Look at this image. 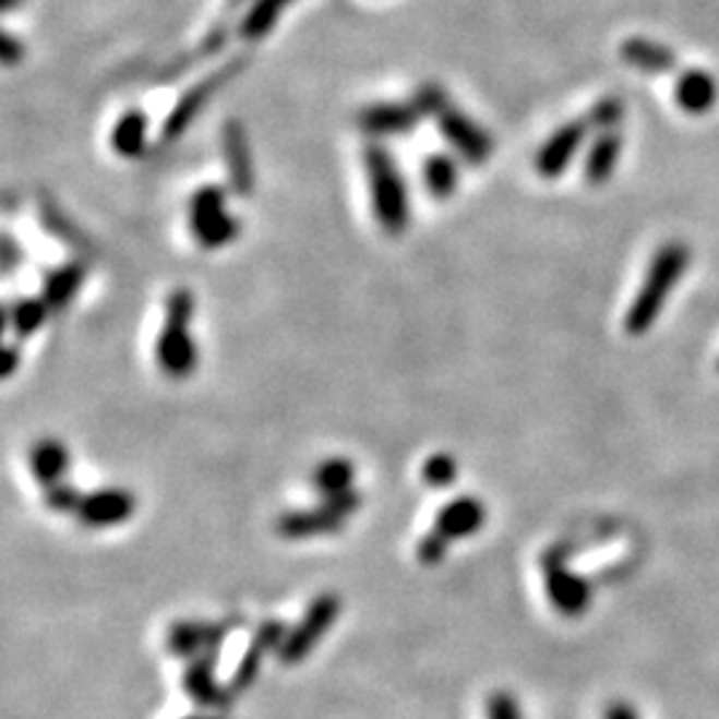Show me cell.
I'll use <instances>...</instances> for the list:
<instances>
[{
	"instance_id": "3",
	"label": "cell",
	"mask_w": 719,
	"mask_h": 719,
	"mask_svg": "<svg viewBox=\"0 0 719 719\" xmlns=\"http://www.w3.org/2000/svg\"><path fill=\"white\" fill-rule=\"evenodd\" d=\"M414 101L419 105V110L424 115H432L438 120V129L448 142L453 144L458 155L464 160L486 163L493 155V139L475 123L469 115H464L458 107L451 105V99L445 96V91L438 83H424V86L416 88Z\"/></svg>"
},
{
	"instance_id": "25",
	"label": "cell",
	"mask_w": 719,
	"mask_h": 719,
	"mask_svg": "<svg viewBox=\"0 0 719 719\" xmlns=\"http://www.w3.org/2000/svg\"><path fill=\"white\" fill-rule=\"evenodd\" d=\"M352 482H355L352 462L341 456L325 458L323 464H317L315 472H312V486H315V491L323 495V499L344 491H352Z\"/></svg>"
},
{
	"instance_id": "26",
	"label": "cell",
	"mask_w": 719,
	"mask_h": 719,
	"mask_svg": "<svg viewBox=\"0 0 719 719\" xmlns=\"http://www.w3.org/2000/svg\"><path fill=\"white\" fill-rule=\"evenodd\" d=\"M288 3H293V0H253L251 9L245 11L243 22H240V38L262 40L280 20L283 9Z\"/></svg>"
},
{
	"instance_id": "27",
	"label": "cell",
	"mask_w": 719,
	"mask_h": 719,
	"mask_svg": "<svg viewBox=\"0 0 719 719\" xmlns=\"http://www.w3.org/2000/svg\"><path fill=\"white\" fill-rule=\"evenodd\" d=\"M421 177H424L427 190L432 192L438 201H445V197H451L458 187V166L456 160L448 158V155H440V153L429 155L424 160V171H421Z\"/></svg>"
},
{
	"instance_id": "12",
	"label": "cell",
	"mask_w": 719,
	"mask_h": 719,
	"mask_svg": "<svg viewBox=\"0 0 719 719\" xmlns=\"http://www.w3.org/2000/svg\"><path fill=\"white\" fill-rule=\"evenodd\" d=\"M589 118L582 120H571L565 123L554 136L547 139V144L539 149L536 155V171L541 173L543 179H554L571 166L573 155L582 149L586 134H589Z\"/></svg>"
},
{
	"instance_id": "17",
	"label": "cell",
	"mask_w": 719,
	"mask_h": 719,
	"mask_svg": "<svg viewBox=\"0 0 719 719\" xmlns=\"http://www.w3.org/2000/svg\"><path fill=\"white\" fill-rule=\"evenodd\" d=\"M344 517L331 512L328 506H315V510H296L277 517L275 530L283 539H312V536H325L341 530Z\"/></svg>"
},
{
	"instance_id": "36",
	"label": "cell",
	"mask_w": 719,
	"mask_h": 719,
	"mask_svg": "<svg viewBox=\"0 0 719 719\" xmlns=\"http://www.w3.org/2000/svg\"><path fill=\"white\" fill-rule=\"evenodd\" d=\"M24 57V46H22V40H16L14 35L11 33H5L3 35V64H16L20 62V59Z\"/></svg>"
},
{
	"instance_id": "37",
	"label": "cell",
	"mask_w": 719,
	"mask_h": 719,
	"mask_svg": "<svg viewBox=\"0 0 719 719\" xmlns=\"http://www.w3.org/2000/svg\"><path fill=\"white\" fill-rule=\"evenodd\" d=\"M606 719H639V717L630 704H624V700H615V704H610L606 709Z\"/></svg>"
},
{
	"instance_id": "9",
	"label": "cell",
	"mask_w": 719,
	"mask_h": 719,
	"mask_svg": "<svg viewBox=\"0 0 719 719\" xmlns=\"http://www.w3.org/2000/svg\"><path fill=\"white\" fill-rule=\"evenodd\" d=\"M221 149H225V166L229 187L238 197H251L256 190V173H253L251 147L240 120H227L221 129Z\"/></svg>"
},
{
	"instance_id": "20",
	"label": "cell",
	"mask_w": 719,
	"mask_h": 719,
	"mask_svg": "<svg viewBox=\"0 0 719 719\" xmlns=\"http://www.w3.org/2000/svg\"><path fill=\"white\" fill-rule=\"evenodd\" d=\"M717 94H719V91H717L715 77H711L709 72H704V70L685 72V75L676 81V88H674L676 105H680L682 110L691 112V115L709 112L711 107H715Z\"/></svg>"
},
{
	"instance_id": "18",
	"label": "cell",
	"mask_w": 719,
	"mask_h": 719,
	"mask_svg": "<svg viewBox=\"0 0 719 719\" xmlns=\"http://www.w3.org/2000/svg\"><path fill=\"white\" fill-rule=\"evenodd\" d=\"M83 280H86V264H83L81 259L59 264V267L46 272L40 299L46 301L48 310H64L72 301V296L77 293Z\"/></svg>"
},
{
	"instance_id": "8",
	"label": "cell",
	"mask_w": 719,
	"mask_h": 719,
	"mask_svg": "<svg viewBox=\"0 0 719 719\" xmlns=\"http://www.w3.org/2000/svg\"><path fill=\"white\" fill-rule=\"evenodd\" d=\"M543 565V584H547V595L552 606L567 619L582 615L591 602V589L578 573L567 567L565 554L560 549H549L541 560Z\"/></svg>"
},
{
	"instance_id": "16",
	"label": "cell",
	"mask_w": 719,
	"mask_h": 719,
	"mask_svg": "<svg viewBox=\"0 0 719 719\" xmlns=\"http://www.w3.org/2000/svg\"><path fill=\"white\" fill-rule=\"evenodd\" d=\"M486 523V506L475 495H458V499L448 501L443 510L434 517V530L443 534L451 543L458 539L475 536L477 530Z\"/></svg>"
},
{
	"instance_id": "13",
	"label": "cell",
	"mask_w": 719,
	"mask_h": 719,
	"mask_svg": "<svg viewBox=\"0 0 719 719\" xmlns=\"http://www.w3.org/2000/svg\"><path fill=\"white\" fill-rule=\"evenodd\" d=\"M419 105L416 101H382L371 105L358 115V125L373 136H397L410 134L421 120Z\"/></svg>"
},
{
	"instance_id": "5",
	"label": "cell",
	"mask_w": 719,
	"mask_h": 719,
	"mask_svg": "<svg viewBox=\"0 0 719 719\" xmlns=\"http://www.w3.org/2000/svg\"><path fill=\"white\" fill-rule=\"evenodd\" d=\"M227 192L219 184H205L190 201V229L203 248H225L240 235V219L225 211Z\"/></svg>"
},
{
	"instance_id": "2",
	"label": "cell",
	"mask_w": 719,
	"mask_h": 719,
	"mask_svg": "<svg viewBox=\"0 0 719 719\" xmlns=\"http://www.w3.org/2000/svg\"><path fill=\"white\" fill-rule=\"evenodd\" d=\"M362 160H366L368 184H371V205L379 227L386 235H403L410 221V201L408 187H405V179L397 171L395 158H392V153L384 144L373 142L362 153Z\"/></svg>"
},
{
	"instance_id": "35",
	"label": "cell",
	"mask_w": 719,
	"mask_h": 719,
	"mask_svg": "<svg viewBox=\"0 0 719 719\" xmlns=\"http://www.w3.org/2000/svg\"><path fill=\"white\" fill-rule=\"evenodd\" d=\"M360 504H362V495L355 493V491H344V493L328 495V499L323 501V506H328L331 512H336V515H341L344 519H347V515H352V512H358Z\"/></svg>"
},
{
	"instance_id": "7",
	"label": "cell",
	"mask_w": 719,
	"mask_h": 719,
	"mask_svg": "<svg viewBox=\"0 0 719 719\" xmlns=\"http://www.w3.org/2000/svg\"><path fill=\"white\" fill-rule=\"evenodd\" d=\"M338 610H341V600H338L334 591H325V595L315 597L312 606L307 608L304 619L288 632L286 643H283L280 650H277L280 663L293 667V663L304 661V658L310 656V650L323 639V634L334 626Z\"/></svg>"
},
{
	"instance_id": "30",
	"label": "cell",
	"mask_w": 719,
	"mask_h": 719,
	"mask_svg": "<svg viewBox=\"0 0 719 719\" xmlns=\"http://www.w3.org/2000/svg\"><path fill=\"white\" fill-rule=\"evenodd\" d=\"M448 547L451 541L445 539L443 534H438V530H432V534H427L424 539L419 541L416 558H419L421 565H438V562H443L445 554H448Z\"/></svg>"
},
{
	"instance_id": "39",
	"label": "cell",
	"mask_w": 719,
	"mask_h": 719,
	"mask_svg": "<svg viewBox=\"0 0 719 719\" xmlns=\"http://www.w3.org/2000/svg\"><path fill=\"white\" fill-rule=\"evenodd\" d=\"M20 3H22V0H3V11L9 14V11H14Z\"/></svg>"
},
{
	"instance_id": "6",
	"label": "cell",
	"mask_w": 719,
	"mask_h": 719,
	"mask_svg": "<svg viewBox=\"0 0 719 719\" xmlns=\"http://www.w3.org/2000/svg\"><path fill=\"white\" fill-rule=\"evenodd\" d=\"M245 64H248L245 57H235L232 62L221 64L219 70H214L211 75H205L201 83H195L192 88H187L184 94H181V99L173 105V110L166 115V123H163V131H160L163 142H173V139H179L181 134H184V131L195 123L197 115L205 110V105H208V101L214 99V96L219 94V91L225 88L235 75H240V72L245 70Z\"/></svg>"
},
{
	"instance_id": "10",
	"label": "cell",
	"mask_w": 719,
	"mask_h": 719,
	"mask_svg": "<svg viewBox=\"0 0 719 719\" xmlns=\"http://www.w3.org/2000/svg\"><path fill=\"white\" fill-rule=\"evenodd\" d=\"M286 637H288V626L283 624V621L267 619V621H262V624H259V630H256V634H253L251 645H248L243 661L238 663L232 682H229V691H232V696H238V693L248 691V687L256 682L264 656H267L269 650H280V645L286 643Z\"/></svg>"
},
{
	"instance_id": "4",
	"label": "cell",
	"mask_w": 719,
	"mask_h": 719,
	"mask_svg": "<svg viewBox=\"0 0 719 719\" xmlns=\"http://www.w3.org/2000/svg\"><path fill=\"white\" fill-rule=\"evenodd\" d=\"M195 315V296L177 288L166 299V323H163L155 358L168 379H184L197 368V344L190 336V320Z\"/></svg>"
},
{
	"instance_id": "32",
	"label": "cell",
	"mask_w": 719,
	"mask_h": 719,
	"mask_svg": "<svg viewBox=\"0 0 719 719\" xmlns=\"http://www.w3.org/2000/svg\"><path fill=\"white\" fill-rule=\"evenodd\" d=\"M486 709H488V719H523L517 698L506 691H495L493 696H488Z\"/></svg>"
},
{
	"instance_id": "14",
	"label": "cell",
	"mask_w": 719,
	"mask_h": 719,
	"mask_svg": "<svg viewBox=\"0 0 719 719\" xmlns=\"http://www.w3.org/2000/svg\"><path fill=\"white\" fill-rule=\"evenodd\" d=\"M229 632V624L211 621H179L166 634V648L179 658H197L203 652L219 650Z\"/></svg>"
},
{
	"instance_id": "29",
	"label": "cell",
	"mask_w": 719,
	"mask_h": 719,
	"mask_svg": "<svg viewBox=\"0 0 719 719\" xmlns=\"http://www.w3.org/2000/svg\"><path fill=\"white\" fill-rule=\"evenodd\" d=\"M421 477L424 482H429L432 488H448L453 486V480L458 477V464L451 453H434L424 462L421 467Z\"/></svg>"
},
{
	"instance_id": "38",
	"label": "cell",
	"mask_w": 719,
	"mask_h": 719,
	"mask_svg": "<svg viewBox=\"0 0 719 719\" xmlns=\"http://www.w3.org/2000/svg\"><path fill=\"white\" fill-rule=\"evenodd\" d=\"M3 355H5V358H3V376L11 379V376H14L16 366H20V349H16L14 344H9Z\"/></svg>"
},
{
	"instance_id": "31",
	"label": "cell",
	"mask_w": 719,
	"mask_h": 719,
	"mask_svg": "<svg viewBox=\"0 0 719 719\" xmlns=\"http://www.w3.org/2000/svg\"><path fill=\"white\" fill-rule=\"evenodd\" d=\"M81 501L83 495L72 486H68V482H57V486L46 488V504L48 510L53 512H77Z\"/></svg>"
},
{
	"instance_id": "28",
	"label": "cell",
	"mask_w": 719,
	"mask_h": 719,
	"mask_svg": "<svg viewBox=\"0 0 719 719\" xmlns=\"http://www.w3.org/2000/svg\"><path fill=\"white\" fill-rule=\"evenodd\" d=\"M48 317V304L44 299H20L5 307V325L14 328L20 338L33 336Z\"/></svg>"
},
{
	"instance_id": "21",
	"label": "cell",
	"mask_w": 719,
	"mask_h": 719,
	"mask_svg": "<svg viewBox=\"0 0 719 719\" xmlns=\"http://www.w3.org/2000/svg\"><path fill=\"white\" fill-rule=\"evenodd\" d=\"M38 219H40V225H44L46 232L51 235V238H57L59 243L70 245L72 251H77V253H94L96 251L94 243L88 240V235L83 232V229L77 227L75 221H72L70 216L64 214V211L59 208L57 203L40 201Z\"/></svg>"
},
{
	"instance_id": "1",
	"label": "cell",
	"mask_w": 719,
	"mask_h": 719,
	"mask_svg": "<svg viewBox=\"0 0 719 719\" xmlns=\"http://www.w3.org/2000/svg\"><path fill=\"white\" fill-rule=\"evenodd\" d=\"M687 264H691L687 245L667 243L663 248H658V253L650 262L648 275H645V283L639 286V293L634 296L630 312H626V331H630L632 336H643L645 331H650V325L661 315L672 288L680 283V277L685 275Z\"/></svg>"
},
{
	"instance_id": "33",
	"label": "cell",
	"mask_w": 719,
	"mask_h": 719,
	"mask_svg": "<svg viewBox=\"0 0 719 719\" xmlns=\"http://www.w3.org/2000/svg\"><path fill=\"white\" fill-rule=\"evenodd\" d=\"M621 115H624V107H621L619 99H602L591 107L589 123L600 125V129L606 131H613V125H619Z\"/></svg>"
},
{
	"instance_id": "19",
	"label": "cell",
	"mask_w": 719,
	"mask_h": 719,
	"mask_svg": "<svg viewBox=\"0 0 719 719\" xmlns=\"http://www.w3.org/2000/svg\"><path fill=\"white\" fill-rule=\"evenodd\" d=\"M29 469H33L35 480L44 488L64 482V475H68L70 469V451L53 438L40 440V443H35V448L29 451Z\"/></svg>"
},
{
	"instance_id": "23",
	"label": "cell",
	"mask_w": 719,
	"mask_h": 719,
	"mask_svg": "<svg viewBox=\"0 0 719 719\" xmlns=\"http://www.w3.org/2000/svg\"><path fill=\"white\" fill-rule=\"evenodd\" d=\"M147 147V115L142 110H129L120 115L112 129V149L123 158H136Z\"/></svg>"
},
{
	"instance_id": "15",
	"label": "cell",
	"mask_w": 719,
	"mask_h": 719,
	"mask_svg": "<svg viewBox=\"0 0 719 719\" xmlns=\"http://www.w3.org/2000/svg\"><path fill=\"white\" fill-rule=\"evenodd\" d=\"M184 691L205 709H227L232 704V691L216 682V650L190 658L184 669Z\"/></svg>"
},
{
	"instance_id": "11",
	"label": "cell",
	"mask_w": 719,
	"mask_h": 719,
	"mask_svg": "<svg viewBox=\"0 0 719 719\" xmlns=\"http://www.w3.org/2000/svg\"><path fill=\"white\" fill-rule=\"evenodd\" d=\"M134 510L136 499L129 491L105 488V491L83 495L75 515L83 525H88V528H112V525H120L134 517Z\"/></svg>"
},
{
	"instance_id": "40",
	"label": "cell",
	"mask_w": 719,
	"mask_h": 719,
	"mask_svg": "<svg viewBox=\"0 0 719 719\" xmlns=\"http://www.w3.org/2000/svg\"><path fill=\"white\" fill-rule=\"evenodd\" d=\"M184 719H219V717H184Z\"/></svg>"
},
{
	"instance_id": "22",
	"label": "cell",
	"mask_w": 719,
	"mask_h": 719,
	"mask_svg": "<svg viewBox=\"0 0 719 719\" xmlns=\"http://www.w3.org/2000/svg\"><path fill=\"white\" fill-rule=\"evenodd\" d=\"M621 158V134L615 131H602L600 136L595 139V144L586 153V166H584V177L589 184H602L613 177L615 163Z\"/></svg>"
},
{
	"instance_id": "24",
	"label": "cell",
	"mask_w": 719,
	"mask_h": 719,
	"mask_svg": "<svg viewBox=\"0 0 719 719\" xmlns=\"http://www.w3.org/2000/svg\"><path fill=\"white\" fill-rule=\"evenodd\" d=\"M621 53H624L626 64L632 68L643 70V72H669L676 64L674 53L669 48L652 44V40L645 38H632L621 46Z\"/></svg>"
},
{
	"instance_id": "34",
	"label": "cell",
	"mask_w": 719,
	"mask_h": 719,
	"mask_svg": "<svg viewBox=\"0 0 719 719\" xmlns=\"http://www.w3.org/2000/svg\"><path fill=\"white\" fill-rule=\"evenodd\" d=\"M0 248H3V251H0V269H3L5 277H11L16 272V267L24 262V253L9 232L3 235V243H0Z\"/></svg>"
}]
</instances>
